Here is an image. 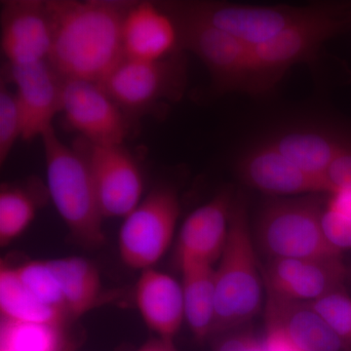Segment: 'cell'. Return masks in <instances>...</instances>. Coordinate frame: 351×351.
Returning a JSON list of instances; mask_svg holds the SVG:
<instances>
[{
  "label": "cell",
  "instance_id": "1",
  "mask_svg": "<svg viewBox=\"0 0 351 351\" xmlns=\"http://www.w3.org/2000/svg\"><path fill=\"white\" fill-rule=\"evenodd\" d=\"M131 2L46 1L53 27L49 64L63 80L100 83L123 59L122 25Z\"/></svg>",
  "mask_w": 351,
  "mask_h": 351
},
{
  "label": "cell",
  "instance_id": "2",
  "mask_svg": "<svg viewBox=\"0 0 351 351\" xmlns=\"http://www.w3.org/2000/svg\"><path fill=\"white\" fill-rule=\"evenodd\" d=\"M215 332L247 322L262 306V279L243 195H237L230 214L228 239L215 269Z\"/></svg>",
  "mask_w": 351,
  "mask_h": 351
},
{
  "label": "cell",
  "instance_id": "3",
  "mask_svg": "<svg viewBox=\"0 0 351 351\" xmlns=\"http://www.w3.org/2000/svg\"><path fill=\"white\" fill-rule=\"evenodd\" d=\"M48 193L58 213L78 241L98 247L105 241L104 215L84 156L64 144L54 128L41 137Z\"/></svg>",
  "mask_w": 351,
  "mask_h": 351
},
{
  "label": "cell",
  "instance_id": "4",
  "mask_svg": "<svg viewBox=\"0 0 351 351\" xmlns=\"http://www.w3.org/2000/svg\"><path fill=\"white\" fill-rule=\"evenodd\" d=\"M350 21L351 6L320 3L313 15L290 25L267 43L253 46L250 95L269 93L292 66L313 62L323 44L345 31Z\"/></svg>",
  "mask_w": 351,
  "mask_h": 351
},
{
  "label": "cell",
  "instance_id": "5",
  "mask_svg": "<svg viewBox=\"0 0 351 351\" xmlns=\"http://www.w3.org/2000/svg\"><path fill=\"white\" fill-rule=\"evenodd\" d=\"M324 203L318 195L276 198L263 206L258 219L261 249L271 258L337 257L322 225Z\"/></svg>",
  "mask_w": 351,
  "mask_h": 351
},
{
  "label": "cell",
  "instance_id": "6",
  "mask_svg": "<svg viewBox=\"0 0 351 351\" xmlns=\"http://www.w3.org/2000/svg\"><path fill=\"white\" fill-rule=\"evenodd\" d=\"M179 27L182 50L193 52L206 66L217 94H250L253 75L252 47L234 36L182 10L165 8Z\"/></svg>",
  "mask_w": 351,
  "mask_h": 351
},
{
  "label": "cell",
  "instance_id": "7",
  "mask_svg": "<svg viewBox=\"0 0 351 351\" xmlns=\"http://www.w3.org/2000/svg\"><path fill=\"white\" fill-rule=\"evenodd\" d=\"M186 84V66L181 53L158 62L123 58L100 85L129 117L147 113L163 101L181 98Z\"/></svg>",
  "mask_w": 351,
  "mask_h": 351
},
{
  "label": "cell",
  "instance_id": "8",
  "mask_svg": "<svg viewBox=\"0 0 351 351\" xmlns=\"http://www.w3.org/2000/svg\"><path fill=\"white\" fill-rule=\"evenodd\" d=\"M180 215L177 193L157 186L124 218L119 232V252L131 269H152L169 248Z\"/></svg>",
  "mask_w": 351,
  "mask_h": 351
},
{
  "label": "cell",
  "instance_id": "9",
  "mask_svg": "<svg viewBox=\"0 0 351 351\" xmlns=\"http://www.w3.org/2000/svg\"><path fill=\"white\" fill-rule=\"evenodd\" d=\"M182 10L247 45L267 43L288 27L313 15L320 3L309 5H257L221 1L177 3Z\"/></svg>",
  "mask_w": 351,
  "mask_h": 351
},
{
  "label": "cell",
  "instance_id": "10",
  "mask_svg": "<svg viewBox=\"0 0 351 351\" xmlns=\"http://www.w3.org/2000/svg\"><path fill=\"white\" fill-rule=\"evenodd\" d=\"M75 149L91 171L104 218H125L140 204L144 191L135 159L121 145L92 144L82 138Z\"/></svg>",
  "mask_w": 351,
  "mask_h": 351
},
{
  "label": "cell",
  "instance_id": "11",
  "mask_svg": "<svg viewBox=\"0 0 351 351\" xmlns=\"http://www.w3.org/2000/svg\"><path fill=\"white\" fill-rule=\"evenodd\" d=\"M61 113L92 144L121 145L129 134V119L100 83L63 80Z\"/></svg>",
  "mask_w": 351,
  "mask_h": 351
},
{
  "label": "cell",
  "instance_id": "12",
  "mask_svg": "<svg viewBox=\"0 0 351 351\" xmlns=\"http://www.w3.org/2000/svg\"><path fill=\"white\" fill-rule=\"evenodd\" d=\"M1 77L12 83L22 117V140L43 137L52 128L53 120L62 110L63 78L49 62L10 66Z\"/></svg>",
  "mask_w": 351,
  "mask_h": 351
},
{
  "label": "cell",
  "instance_id": "13",
  "mask_svg": "<svg viewBox=\"0 0 351 351\" xmlns=\"http://www.w3.org/2000/svg\"><path fill=\"white\" fill-rule=\"evenodd\" d=\"M0 20L1 50L7 64L24 66L49 60L53 27L46 1L2 2Z\"/></svg>",
  "mask_w": 351,
  "mask_h": 351
},
{
  "label": "cell",
  "instance_id": "14",
  "mask_svg": "<svg viewBox=\"0 0 351 351\" xmlns=\"http://www.w3.org/2000/svg\"><path fill=\"white\" fill-rule=\"evenodd\" d=\"M348 276L341 256L271 258L263 270V282L270 294L311 302L343 289Z\"/></svg>",
  "mask_w": 351,
  "mask_h": 351
},
{
  "label": "cell",
  "instance_id": "15",
  "mask_svg": "<svg viewBox=\"0 0 351 351\" xmlns=\"http://www.w3.org/2000/svg\"><path fill=\"white\" fill-rule=\"evenodd\" d=\"M237 169L245 184L274 197L325 193L322 178L297 167L265 141L241 154Z\"/></svg>",
  "mask_w": 351,
  "mask_h": 351
},
{
  "label": "cell",
  "instance_id": "16",
  "mask_svg": "<svg viewBox=\"0 0 351 351\" xmlns=\"http://www.w3.org/2000/svg\"><path fill=\"white\" fill-rule=\"evenodd\" d=\"M125 59L158 62L181 53L179 27L166 9L152 2H131L122 25Z\"/></svg>",
  "mask_w": 351,
  "mask_h": 351
},
{
  "label": "cell",
  "instance_id": "17",
  "mask_svg": "<svg viewBox=\"0 0 351 351\" xmlns=\"http://www.w3.org/2000/svg\"><path fill=\"white\" fill-rule=\"evenodd\" d=\"M265 323L302 351H351V343L339 338L308 302L267 293Z\"/></svg>",
  "mask_w": 351,
  "mask_h": 351
},
{
  "label": "cell",
  "instance_id": "18",
  "mask_svg": "<svg viewBox=\"0 0 351 351\" xmlns=\"http://www.w3.org/2000/svg\"><path fill=\"white\" fill-rule=\"evenodd\" d=\"M234 197L232 191L223 189L189 215L179 234V262L193 258L213 265L219 260L228 239Z\"/></svg>",
  "mask_w": 351,
  "mask_h": 351
},
{
  "label": "cell",
  "instance_id": "19",
  "mask_svg": "<svg viewBox=\"0 0 351 351\" xmlns=\"http://www.w3.org/2000/svg\"><path fill=\"white\" fill-rule=\"evenodd\" d=\"M135 301L145 325L159 338L173 341L184 320L181 284L154 267L142 270Z\"/></svg>",
  "mask_w": 351,
  "mask_h": 351
},
{
  "label": "cell",
  "instance_id": "20",
  "mask_svg": "<svg viewBox=\"0 0 351 351\" xmlns=\"http://www.w3.org/2000/svg\"><path fill=\"white\" fill-rule=\"evenodd\" d=\"M263 141L297 167L323 179L332 161L350 145L351 134L334 129H293Z\"/></svg>",
  "mask_w": 351,
  "mask_h": 351
},
{
  "label": "cell",
  "instance_id": "21",
  "mask_svg": "<svg viewBox=\"0 0 351 351\" xmlns=\"http://www.w3.org/2000/svg\"><path fill=\"white\" fill-rule=\"evenodd\" d=\"M184 320L198 341L214 332L216 286L213 265L193 258L180 261Z\"/></svg>",
  "mask_w": 351,
  "mask_h": 351
},
{
  "label": "cell",
  "instance_id": "22",
  "mask_svg": "<svg viewBox=\"0 0 351 351\" xmlns=\"http://www.w3.org/2000/svg\"><path fill=\"white\" fill-rule=\"evenodd\" d=\"M63 294L66 313L78 317L93 308L100 299L101 283L98 269L82 258L48 261Z\"/></svg>",
  "mask_w": 351,
  "mask_h": 351
},
{
  "label": "cell",
  "instance_id": "23",
  "mask_svg": "<svg viewBox=\"0 0 351 351\" xmlns=\"http://www.w3.org/2000/svg\"><path fill=\"white\" fill-rule=\"evenodd\" d=\"M0 313L2 319L60 327L64 313L39 301L25 287L14 269L0 270Z\"/></svg>",
  "mask_w": 351,
  "mask_h": 351
},
{
  "label": "cell",
  "instance_id": "24",
  "mask_svg": "<svg viewBox=\"0 0 351 351\" xmlns=\"http://www.w3.org/2000/svg\"><path fill=\"white\" fill-rule=\"evenodd\" d=\"M60 327L2 319L0 350L61 351Z\"/></svg>",
  "mask_w": 351,
  "mask_h": 351
},
{
  "label": "cell",
  "instance_id": "25",
  "mask_svg": "<svg viewBox=\"0 0 351 351\" xmlns=\"http://www.w3.org/2000/svg\"><path fill=\"white\" fill-rule=\"evenodd\" d=\"M38 201L29 191L2 186L0 191V243H10L27 230L36 217Z\"/></svg>",
  "mask_w": 351,
  "mask_h": 351
},
{
  "label": "cell",
  "instance_id": "26",
  "mask_svg": "<svg viewBox=\"0 0 351 351\" xmlns=\"http://www.w3.org/2000/svg\"><path fill=\"white\" fill-rule=\"evenodd\" d=\"M21 282L39 301L66 314L61 287L48 262H29L14 269Z\"/></svg>",
  "mask_w": 351,
  "mask_h": 351
},
{
  "label": "cell",
  "instance_id": "27",
  "mask_svg": "<svg viewBox=\"0 0 351 351\" xmlns=\"http://www.w3.org/2000/svg\"><path fill=\"white\" fill-rule=\"evenodd\" d=\"M22 117L15 92L1 78L0 83V164L3 165L14 145L22 138Z\"/></svg>",
  "mask_w": 351,
  "mask_h": 351
},
{
  "label": "cell",
  "instance_id": "28",
  "mask_svg": "<svg viewBox=\"0 0 351 351\" xmlns=\"http://www.w3.org/2000/svg\"><path fill=\"white\" fill-rule=\"evenodd\" d=\"M311 304L339 338L351 343V298L343 288L329 293Z\"/></svg>",
  "mask_w": 351,
  "mask_h": 351
},
{
  "label": "cell",
  "instance_id": "29",
  "mask_svg": "<svg viewBox=\"0 0 351 351\" xmlns=\"http://www.w3.org/2000/svg\"><path fill=\"white\" fill-rule=\"evenodd\" d=\"M321 225L328 243L335 250L341 253L351 249V219L323 206Z\"/></svg>",
  "mask_w": 351,
  "mask_h": 351
},
{
  "label": "cell",
  "instance_id": "30",
  "mask_svg": "<svg viewBox=\"0 0 351 351\" xmlns=\"http://www.w3.org/2000/svg\"><path fill=\"white\" fill-rule=\"evenodd\" d=\"M325 195L351 189V143L323 174Z\"/></svg>",
  "mask_w": 351,
  "mask_h": 351
},
{
  "label": "cell",
  "instance_id": "31",
  "mask_svg": "<svg viewBox=\"0 0 351 351\" xmlns=\"http://www.w3.org/2000/svg\"><path fill=\"white\" fill-rule=\"evenodd\" d=\"M324 206L351 219V189L329 193Z\"/></svg>",
  "mask_w": 351,
  "mask_h": 351
},
{
  "label": "cell",
  "instance_id": "32",
  "mask_svg": "<svg viewBox=\"0 0 351 351\" xmlns=\"http://www.w3.org/2000/svg\"><path fill=\"white\" fill-rule=\"evenodd\" d=\"M263 343L265 351H302L277 330L267 329V336Z\"/></svg>",
  "mask_w": 351,
  "mask_h": 351
},
{
  "label": "cell",
  "instance_id": "33",
  "mask_svg": "<svg viewBox=\"0 0 351 351\" xmlns=\"http://www.w3.org/2000/svg\"><path fill=\"white\" fill-rule=\"evenodd\" d=\"M137 351H178L173 341L162 338L152 339L141 346Z\"/></svg>",
  "mask_w": 351,
  "mask_h": 351
},
{
  "label": "cell",
  "instance_id": "34",
  "mask_svg": "<svg viewBox=\"0 0 351 351\" xmlns=\"http://www.w3.org/2000/svg\"><path fill=\"white\" fill-rule=\"evenodd\" d=\"M261 351H265V343H263V350Z\"/></svg>",
  "mask_w": 351,
  "mask_h": 351
},
{
  "label": "cell",
  "instance_id": "35",
  "mask_svg": "<svg viewBox=\"0 0 351 351\" xmlns=\"http://www.w3.org/2000/svg\"><path fill=\"white\" fill-rule=\"evenodd\" d=\"M0 351H4V350H0Z\"/></svg>",
  "mask_w": 351,
  "mask_h": 351
}]
</instances>
